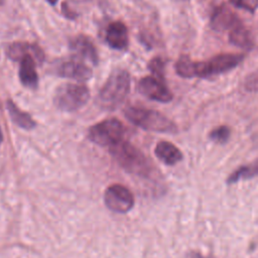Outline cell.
I'll list each match as a JSON object with an SVG mask.
<instances>
[{"label": "cell", "instance_id": "8", "mask_svg": "<svg viewBox=\"0 0 258 258\" xmlns=\"http://www.w3.org/2000/svg\"><path fill=\"white\" fill-rule=\"evenodd\" d=\"M138 90L146 98L160 103H168L173 98L172 93L165 85V82L154 76L142 78L139 81Z\"/></svg>", "mask_w": 258, "mask_h": 258}, {"label": "cell", "instance_id": "10", "mask_svg": "<svg viewBox=\"0 0 258 258\" xmlns=\"http://www.w3.org/2000/svg\"><path fill=\"white\" fill-rule=\"evenodd\" d=\"M70 48L79 60H87L94 66L98 64V52L93 41L89 37L85 35H78L74 37L70 42Z\"/></svg>", "mask_w": 258, "mask_h": 258}, {"label": "cell", "instance_id": "22", "mask_svg": "<svg viewBox=\"0 0 258 258\" xmlns=\"http://www.w3.org/2000/svg\"><path fill=\"white\" fill-rule=\"evenodd\" d=\"M189 258H208V257H205V256H203L202 254L192 251V252L189 253Z\"/></svg>", "mask_w": 258, "mask_h": 258}, {"label": "cell", "instance_id": "6", "mask_svg": "<svg viewBox=\"0 0 258 258\" xmlns=\"http://www.w3.org/2000/svg\"><path fill=\"white\" fill-rule=\"evenodd\" d=\"M123 124L115 118L107 119L92 126L89 130L90 139L101 146H113L122 140Z\"/></svg>", "mask_w": 258, "mask_h": 258}, {"label": "cell", "instance_id": "18", "mask_svg": "<svg viewBox=\"0 0 258 258\" xmlns=\"http://www.w3.org/2000/svg\"><path fill=\"white\" fill-rule=\"evenodd\" d=\"M255 176H258V159H255L254 161L242 165L238 167L236 170H234L227 178L228 184H233L238 182L239 180H246L249 178H253Z\"/></svg>", "mask_w": 258, "mask_h": 258}, {"label": "cell", "instance_id": "1", "mask_svg": "<svg viewBox=\"0 0 258 258\" xmlns=\"http://www.w3.org/2000/svg\"><path fill=\"white\" fill-rule=\"evenodd\" d=\"M244 59L242 53H221L207 60L196 61L187 55L180 56L175 62L176 74L185 79L211 78L238 67Z\"/></svg>", "mask_w": 258, "mask_h": 258}, {"label": "cell", "instance_id": "15", "mask_svg": "<svg viewBox=\"0 0 258 258\" xmlns=\"http://www.w3.org/2000/svg\"><path fill=\"white\" fill-rule=\"evenodd\" d=\"M154 152L158 159L167 165H174L183 158L182 152L174 144L168 141L158 142Z\"/></svg>", "mask_w": 258, "mask_h": 258}, {"label": "cell", "instance_id": "23", "mask_svg": "<svg viewBox=\"0 0 258 258\" xmlns=\"http://www.w3.org/2000/svg\"><path fill=\"white\" fill-rule=\"evenodd\" d=\"M50 4H55L57 2V0H47Z\"/></svg>", "mask_w": 258, "mask_h": 258}, {"label": "cell", "instance_id": "21", "mask_svg": "<svg viewBox=\"0 0 258 258\" xmlns=\"http://www.w3.org/2000/svg\"><path fill=\"white\" fill-rule=\"evenodd\" d=\"M235 7L244 9L248 12L254 13L258 8V0H229Z\"/></svg>", "mask_w": 258, "mask_h": 258}, {"label": "cell", "instance_id": "25", "mask_svg": "<svg viewBox=\"0 0 258 258\" xmlns=\"http://www.w3.org/2000/svg\"><path fill=\"white\" fill-rule=\"evenodd\" d=\"M3 3V0H0V5Z\"/></svg>", "mask_w": 258, "mask_h": 258}, {"label": "cell", "instance_id": "14", "mask_svg": "<svg viewBox=\"0 0 258 258\" xmlns=\"http://www.w3.org/2000/svg\"><path fill=\"white\" fill-rule=\"evenodd\" d=\"M6 54L13 60H20L27 54H31L39 62H41L43 59L41 49L38 46L27 42H14L10 44L6 49Z\"/></svg>", "mask_w": 258, "mask_h": 258}, {"label": "cell", "instance_id": "2", "mask_svg": "<svg viewBox=\"0 0 258 258\" xmlns=\"http://www.w3.org/2000/svg\"><path fill=\"white\" fill-rule=\"evenodd\" d=\"M131 79L127 71L117 69L111 73L98 94V103L102 108L114 110L119 107L130 91Z\"/></svg>", "mask_w": 258, "mask_h": 258}, {"label": "cell", "instance_id": "20", "mask_svg": "<svg viewBox=\"0 0 258 258\" xmlns=\"http://www.w3.org/2000/svg\"><path fill=\"white\" fill-rule=\"evenodd\" d=\"M148 69L154 77L164 81V61L160 57L152 58L148 63Z\"/></svg>", "mask_w": 258, "mask_h": 258}, {"label": "cell", "instance_id": "24", "mask_svg": "<svg viewBox=\"0 0 258 258\" xmlns=\"http://www.w3.org/2000/svg\"><path fill=\"white\" fill-rule=\"evenodd\" d=\"M2 139H3V136H2V133H1V130H0V144L2 142Z\"/></svg>", "mask_w": 258, "mask_h": 258}, {"label": "cell", "instance_id": "26", "mask_svg": "<svg viewBox=\"0 0 258 258\" xmlns=\"http://www.w3.org/2000/svg\"><path fill=\"white\" fill-rule=\"evenodd\" d=\"M75 1H86V0H75Z\"/></svg>", "mask_w": 258, "mask_h": 258}, {"label": "cell", "instance_id": "12", "mask_svg": "<svg viewBox=\"0 0 258 258\" xmlns=\"http://www.w3.org/2000/svg\"><path fill=\"white\" fill-rule=\"evenodd\" d=\"M106 40L114 49H125L129 40L126 25L121 21L112 22L107 28Z\"/></svg>", "mask_w": 258, "mask_h": 258}, {"label": "cell", "instance_id": "17", "mask_svg": "<svg viewBox=\"0 0 258 258\" xmlns=\"http://www.w3.org/2000/svg\"><path fill=\"white\" fill-rule=\"evenodd\" d=\"M7 110L11 117V120L19 127L23 129H32L35 126V122L30 117L29 114L21 111L11 100H8L6 103Z\"/></svg>", "mask_w": 258, "mask_h": 258}, {"label": "cell", "instance_id": "19", "mask_svg": "<svg viewBox=\"0 0 258 258\" xmlns=\"http://www.w3.org/2000/svg\"><path fill=\"white\" fill-rule=\"evenodd\" d=\"M231 135V129L227 125H222L219 127H216L209 133V138L219 144L226 143Z\"/></svg>", "mask_w": 258, "mask_h": 258}, {"label": "cell", "instance_id": "7", "mask_svg": "<svg viewBox=\"0 0 258 258\" xmlns=\"http://www.w3.org/2000/svg\"><path fill=\"white\" fill-rule=\"evenodd\" d=\"M104 201L108 209L116 213H126L134 205L132 192L122 184H112L107 187Z\"/></svg>", "mask_w": 258, "mask_h": 258}, {"label": "cell", "instance_id": "13", "mask_svg": "<svg viewBox=\"0 0 258 258\" xmlns=\"http://www.w3.org/2000/svg\"><path fill=\"white\" fill-rule=\"evenodd\" d=\"M18 76L24 87L30 89L37 87L38 76L35 69V58L31 54H27L20 59Z\"/></svg>", "mask_w": 258, "mask_h": 258}, {"label": "cell", "instance_id": "4", "mask_svg": "<svg viewBox=\"0 0 258 258\" xmlns=\"http://www.w3.org/2000/svg\"><path fill=\"white\" fill-rule=\"evenodd\" d=\"M126 118L134 125L152 132L160 133H176L177 127L166 116L158 111L139 108L129 107L124 111Z\"/></svg>", "mask_w": 258, "mask_h": 258}, {"label": "cell", "instance_id": "16", "mask_svg": "<svg viewBox=\"0 0 258 258\" xmlns=\"http://www.w3.org/2000/svg\"><path fill=\"white\" fill-rule=\"evenodd\" d=\"M229 40L233 45L244 49H250L254 44L250 30L243 24L242 21L230 30Z\"/></svg>", "mask_w": 258, "mask_h": 258}, {"label": "cell", "instance_id": "11", "mask_svg": "<svg viewBox=\"0 0 258 258\" xmlns=\"http://www.w3.org/2000/svg\"><path fill=\"white\" fill-rule=\"evenodd\" d=\"M241 20L237 16V14L232 11L227 5L223 4L216 8V10L213 12L211 16L210 25L212 29L223 32L226 30H231L234 26H236L238 23H240Z\"/></svg>", "mask_w": 258, "mask_h": 258}, {"label": "cell", "instance_id": "5", "mask_svg": "<svg viewBox=\"0 0 258 258\" xmlns=\"http://www.w3.org/2000/svg\"><path fill=\"white\" fill-rule=\"evenodd\" d=\"M90 99L89 89L80 84H63L54 93V105L62 111L72 112L82 108Z\"/></svg>", "mask_w": 258, "mask_h": 258}, {"label": "cell", "instance_id": "9", "mask_svg": "<svg viewBox=\"0 0 258 258\" xmlns=\"http://www.w3.org/2000/svg\"><path fill=\"white\" fill-rule=\"evenodd\" d=\"M55 74L61 78L80 82L90 80L93 75L92 70L79 59H71L60 62L55 69Z\"/></svg>", "mask_w": 258, "mask_h": 258}, {"label": "cell", "instance_id": "3", "mask_svg": "<svg viewBox=\"0 0 258 258\" xmlns=\"http://www.w3.org/2000/svg\"><path fill=\"white\" fill-rule=\"evenodd\" d=\"M110 152L126 171L140 176H148L150 174V162L145 155L131 143L121 140L110 147Z\"/></svg>", "mask_w": 258, "mask_h": 258}]
</instances>
